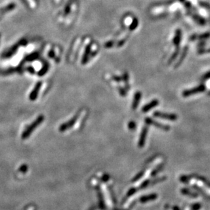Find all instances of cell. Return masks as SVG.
<instances>
[{
	"label": "cell",
	"mask_w": 210,
	"mask_h": 210,
	"mask_svg": "<svg viewBox=\"0 0 210 210\" xmlns=\"http://www.w3.org/2000/svg\"><path fill=\"white\" fill-rule=\"evenodd\" d=\"M155 116H156V117L162 118L163 119H167V120H176V118H177V117L174 114H162V113H159V112H155Z\"/></svg>",
	"instance_id": "2"
},
{
	"label": "cell",
	"mask_w": 210,
	"mask_h": 210,
	"mask_svg": "<svg viewBox=\"0 0 210 210\" xmlns=\"http://www.w3.org/2000/svg\"><path fill=\"white\" fill-rule=\"evenodd\" d=\"M205 89V87L204 85H200L199 86L195 88V89L185 90V91L183 93V96L188 97L189 95H194V94L204 91Z\"/></svg>",
	"instance_id": "1"
},
{
	"label": "cell",
	"mask_w": 210,
	"mask_h": 210,
	"mask_svg": "<svg viewBox=\"0 0 210 210\" xmlns=\"http://www.w3.org/2000/svg\"><path fill=\"white\" fill-rule=\"evenodd\" d=\"M180 40H181V31L180 30H178L176 34H175V36L174 37V44H175L176 46L179 45Z\"/></svg>",
	"instance_id": "4"
},
{
	"label": "cell",
	"mask_w": 210,
	"mask_h": 210,
	"mask_svg": "<svg viewBox=\"0 0 210 210\" xmlns=\"http://www.w3.org/2000/svg\"><path fill=\"white\" fill-rule=\"evenodd\" d=\"M156 198V195L146 196V197H142V198L140 199V201L141 202H147V201H148V200H153V199H155Z\"/></svg>",
	"instance_id": "5"
},
{
	"label": "cell",
	"mask_w": 210,
	"mask_h": 210,
	"mask_svg": "<svg viewBox=\"0 0 210 210\" xmlns=\"http://www.w3.org/2000/svg\"><path fill=\"white\" fill-rule=\"evenodd\" d=\"M209 78H210V71L208 72L207 74H205L204 76V79H209Z\"/></svg>",
	"instance_id": "8"
},
{
	"label": "cell",
	"mask_w": 210,
	"mask_h": 210,
	"mask_svg": "<svg viewBox=\"0 0 210 210\" xmlns=\"http://www.w3.org/2000/svg\"><path fill=\"white\" fill-rule=\"evenodd\" d=\"M157 104H158V101H156V100L150 102V103H148V105L144 106L143 108V112H147V111L150 110V109H152L153 107H155V106Z\"/></svg>",
	"instance_id": "3"
},
{
	"label": "cell",
	"mask_w": 210,
	"mask_h": 210,
	"mask_svg": "<svg viewBox=\"0 0 210 210\" xmlns=\"http://www.w3.org/2000/svg\"><path fill=\"white\" fill-rule=\"evenodd\" d=\"M140 97H141V94L139 93H137L136 96H135V100H134L133 105V108H136V107L137 105V103H138V101L139 100Z\"/></svg>",
	"instance_id": "7"
},
{
	"label": "cell",
	"mask_w": 210,
	"mask_h": 210,
	"mask_svg": "<svg viewBox=\"0 0 210 210\" xmlns=\"http://www.w3.org/2000/svg\"><path fill=\"white\" fill-rule=\"evenodd\" d=\"M146 134V128H144L143 131H142V136H141V138L139 140V146H142L143 145L144 139H145Z\"/></svg>",
	"instance_id": "6"
}]
</instances>
